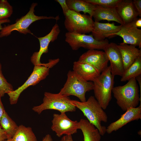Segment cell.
Returning <instances> with one entry per match:
<instances>
[{
    "instance_id": "6da1fadb",
    "label": "cell",
    "mask_w": 141,
    "mask_h": 141,
    "mask_svg": "<svg viewBox=\"0 0 141 141\" xmlns=\"http://www.w3.org/2000/svg\"><path fill=\"white\" fill-rule=\"evenodd\" d=\"M72 102L83 112L89 122L97 129L101 135L103 136L106 132V128L102 126L101 123L107 122L108 116L95 97L90 96L84 102L73 100Z\"/></svg>"
},
{
    "instance_id": "7a4b0ae2",
    "label": "cell",
    "mask_w": 141,
    "mask_h": 141,
    "mask_svg": "<svg viewBox=\"0 0 141 141\" xmlns=\"http://www.w3.org/2000/svg\"><path fill=\"white\" fill-rule=\"evenodd\" d=\"M136 78H132L125 85L113 87L112 92L117 105L124 111L137 107L141 102L139 86Z\"/></svg>"
},
{
    "instance_id": "3957f363",
    "label": "cell",
    "mask_w": 141,
    "mask_h": 141,
    "mask_svg": "<svg viewBox=\"0 0 141 141\" xmlns=\"http://www.w3.org/2000/svg\"><path fill=\"white\" fill-rule=\"evenodd\" d=\"M114 76L108 66L92 82L95 97L103 110L107 108L112 98Z\"/></svg>"
},
{
    "instance_id": "277c9868",
    "label": "cell",
    "mask_w": 141,
    "mask_h": 141,
    "mask_svg": "<svg viewBox=\"0 0 141 141\" xmlns=\"http://www.w3.org/2000/svg\"><path fill=\"white\" fill-rule=\"evenodd\" d=\"M67 77L66 82L59 93L67 97L75 96L81 102H85L86 93L93 90V82L84 80L73 70L68 71Z\"/></svg>"
},
{
    "instance_id": "5b68a950",
    "label": "cell",
    "mask_w": 141,
    "mask_h": 141,
    "mask_svg": "<svg viewBox=\"0 0 141 141\" xmlns=\"http://www.w3.org/2000/svg\"><path fill=\"white\" fill-rule=\"evenodd\" d=\"M37 3H33L27 14L20 19L17 20L15 23L5 26L3 27L0 31V38L7 36L14 31H17L25 34L27 33L33 34L28 27L30 25L35 21L41 19H53L56 21L59 20L58 16L55 17L46 16H38L34 14V9L37 5Z\"/></svg>"
},
{
    "instance_id": "8992f818",
    "label": "cell",
    "mask_w": 141,
    "mask_h": 141,
    "mask_svg": "<svg viewBox=\"0 0 141 141\" xmlns=\"http://www.w3.org/2000/svg\"><path fill=\"white\" fill-rule=\"evenodd\" d=\"M76 108L69 97L63 95L59 93H54L45 92L43 103L39 105L33 107L32 109L40 114L43 111L46 110H54L61 113H65L74 111Z\"/></svg>"
},
{
    "instance_id": "52a82bcc",
    "label": "cell",
    "mask_w": 141,
    "mask_h": 141,
    "mask_svg": "<svg viewBox=\"0 0 141 141\" xmlns=\"http://www.w3.org/2000/svg\"><path fill=\"white\" fill-rule=\"evenodd\" d=\"M64 16V25L68 32L85 34L93 30L94 21L89 15L69 10Z\"/></svg>"
},
{
    "instance_id": "ba28073f",
    "label": "cell",
    "mask_w": 141,
    "mask_h": 141,
    "mask_svg": "<svg viewBox=\"0 0 141 141\" xmlns=\"http://www.w3.org/2000/svg\"><path fill=\"white\" fill-rule=\"evenodd\" d=\"M65 41L72 50H76L81 47L89 50H103L109 43L107 39L102 41L95 40L92 34L87 35L68 32L65 34Z\"/></svg>"
},
{
    "instance_id": "9c48e42d",
    "label": "cell",
    "mask_w": 141,
    "mask_h": 141,
    "mask_svg": "<svg viewBox=\"0 0 141 141\" xmlns=\"http://www.w3.org/2000/svg\"><path fill=\"white\" fill-rule=\"evenodd\" d=\"M43 64L34 66L32 72L25 82L16 90L7 93L11 104L17 103L21 94L24 90L30 86L36 85L49 75L50 68Z\"/></svg>"
},
{
    "instance_id": "30bf717a",
    "label": "cell",
    "mask_w": 141,
    "mask_h": 141,
    "mask_svg": "<svg viewBox=\"0 0 141 141\" xmlns=\"http://www.w3.org/2000/svg\"><path fill=\"white\" fill-rule=\"evenodd\" d=\"M51 128L58 137L63 134L72 135L77 132L79 129V122L70 119L65 113L54 114L51 121Z\"/></svg>"
},
{
    "instance_id": "8fae6325",
    "label": "cell",
    "mask_w": 141,
    "mask_h": 141,
    "mask_svg": "<svg viewBox=\"0 0 141 141\" xmlns=\"http://www.w3.org/2000/svg\"><path fill=\"white\" fill-rule=\"evenodd\" d=\"M79 61L91 65L101 73L108 67L109 60L104 51L97 50H89L79 57Z\"/></svg>"
},
{
    "instance_id": "7c38bea8",
    "label": "cell",
    "mask_w": 141,
    "mask_h": 141,
    "mask_svg": "<svg viewBox=\"0 0 141 141\" xmlns=\"http://www.w3.org/2000/svg\"><path fill=\"white\" fill-rule=\"evenodd\" d=\"M60 31L59 26L56 23L48 34L44 36L37 38L40 44L39 50L34 52L31 58V61L34 66L42 64L40 59L42 55L48 52L49 44L57 39Z\"/></svg>"
},
{
    "instance_id": "4fadbf2b",
    "label": "cell",
    "mask_w": 141,
    "mask_h": 141,
    "mask_svg": "<svg viewBox=\"0 0 141 141\" xmlns=\"http://www.w3.org/2000/svg\"><path fill=\"white\" fill-rule=\"evenodd\" d=\"M115 43H109L103 50L107 54L110 61V71L114 76L121 77L124 72L121 55L120 52Z\"/></svg>"
},
{
    "instance_id": "5bb4252c",
    "label": "cell",
    "mask_w": 141,
    "mask_h": 141,
    "mask_svg": "<svg viewBox=\"0 0 141 141\" xmlns=\"http://www.w3.org/2000/svg\"><path fill=\"white\" fill-rule=\"evenodd\" d=\"M121 116L117 120L111 123L106 128V132L109 134L116 131L128 122L141 119V104L135 108H130Z\"/></svg>"
},
{
    "instance_id": "9a60e30c",
    "label": "cell",
    "mask_w": 141,
    "mask_h": 141,
    "mask_svg": "<svg viewBox=\"0 0 141 141\" xmlns=\"http://www.w3.org/2000/svg\"><path fill=\"white\" fill-rule=\"evenodd\" d=\"M121 37L124 43L141 47V30L135 27L130 23L121 25L120 30L113 35Z\"/></svg>"
},
{
    "instance_id": "2e32d148",
    "label": "cell",
    "mask_w": 141,
    "mask_h": 141,
    "mask_svg": "<svg viewBox=\"0 0 141 141\" xmlns=\"http://www.w3.org/2000/svg\"><path fill=\"white\" fill-rule=\"evenodd\" d=\"M121 27V25H115L114 22L102 23L94 21L91 34L95 40L102 41L106 38L113 36L119 31Z\"/></svg>"
},
{
    "instance_id": "e0dca14e",
    "label": "cell",
    "mask_w": 141,
    "mask_h": 141,
    "mask_svg": "<svg viewBox=\"0 0 141 141\" xmlns=\"http://www.w3.org/2000/svg\"><path fill=\"white\" fill-rule=\"evenodd\" d=\"M115 8L124 25L129 23L139 16L132 0H121Z\"/></svg>"
},
{
    "instance_id": "ac0fdd59",
    "label": "cell",
    "mask_w": 141,
    "mask_h": 141,
    "mask_svg": "<svg viewBox=\"0 0 141 141\" xmlns=\"http://www.w3.org/2000/svg\"><path fill=\"white\" fill-rule=\"evenodd\" d=\"M117 46L121 53L124 71L126 70L139 56H141V49L132 45L122 43Z\"/></svg>"
},
{
    "instance_id": "d6986e66",
    "label": "cell",
    "mask_w": 141,
    "mask_h": 141,
    "mask_svg": "<svg viewBox=\"0 0 141 141\" xmlns=\"http://www.w3.org/2000/svg\"><path fill=\"white\" fill-rule=\"evenodd\" d=\"M92 17L95 22H99L102 20H106L108 21H114L121 25H124L122 19L115 7L96 5Z\"/></svg>"
},
{
    "instance_id": "ffe728a7",
    "label": "cell",
    "mask_w": 141,
    "mask_h": 141,
    "mask_svg": "<svg viewBox=\"0 0 141 141\" xmlns=\"http://www.w3.org/2000/svg\"><path fill=\"white\" fill-rule=\"evenodd\" d=\"M73 70L81 78L88 81L93 82L101 74L91 65L78 61L74 62Z\"/></svg>"
},
{
    "instance_id": "44dd1931",
    "label": "cell",
    "mask_w": 141,
    "mask_h": 141,
    "mask_svg": "<svg viewBox=\"0 0 141 141\" xmlns=\"http://www.w3.org/2000/svg\"><path fill=\"white\" fill-rule=\"evenodd\" d=\"M79 122V129L83 134L84 141H100L101 135L95 126L86 119H81Z\"/></svg>"
},
{
    "instance_id": "7402d4cb",
    "label": "cell",
    "mask_w": 141,
    "mask_h": 141,
    "mask_svg": "<svg viewBox=\"0 0 141 141\" xmlns=\"http://www.w3.org/2000/svg\"><path fill=\"white\" fill-rule=\"evenodd\" d=\"M67 4L70 10L77 12H83L87 13L92 17L96 5L87 2L86 0H66Z\"/></svg>"
},
{
    "instance_id": "603a6c76",
    "label": "cell",
    "mask_w": 141,
    "mask_h": 141,
    "mask_svg": "<svg viewBox=\"0 0 141 141\" xmlns=\"http://www.w3.org/2000/svg\"><path fill=\"white\" fill-rule=\"evenodd\" d=\"M0 127L6 133L7 139H9L12 138L17 130L19 126L5 111L0 120Z\"/></svg>"
},
{
    "instance_id": "cb8c5ba5",
    "label": "cell",
    "mask_w": 141,
    "mask_h": 141,
    "mask_svg": "<svg viewBox=\"0 0 141 141\" xmlns=\"http://www.w3.org/2000/svg\"><path fill=\"white\" fill-rule=\"evenodd\" d=\"M140 75H141V56L138 57L124 71L120 80L122 82H125Z\"/></svg>"
},
{
    "instance_id": "d4e9b609",
    "label": "cell",
    "mask_w": 141,
    "mask_h": 141,
    "mask_svg": "<svg viewBox=\"0 0 141 141\" xmlns=\"http://www.w3.org/2000/svg\"><path fill=\"white\" fill-rule=\"evenodd\" d=\"M12 139L13 141H37L32 128L22 125L19 126L18 130Z\"/></svg>"
},
{
    "instance_id": "484cf974",
    "label": "cell",
    "mask_w": 141,
    "mask_h": 141,
    "mask_svg": "<svg viewBox=\"0 0 141 141\" xmlns=\"http://www.w3.org/2000/svg\"><path fill=\"white\" fill-rule=\"evenodd\" d=\"M13 12V7L7 0H0V20L8 19Z\"/></svg>"
},
{
    "instance_id": "4316f807",
    "label": "cell",
    "mask_w": 141,
    "mask_h": 141,
    "mask_svg": "<svg viewBox=\"0 0 141 141\" xmlns=\"http://www.w3.org/2000/svg\"><path fill=\"white\" fill-rule=\"evenodd\" d=\"M14 90L13 86L7 81L2 73V65L0 63V96L3 97L5 93Z\"/></svg>"
},
{
    "instance_id": "83f0119b",
    "label": "cell",
    "mask_w": 141,
    "mask_h": 141,
    "mask_svg": "<svg viewBox=\"0 0 141 141\" xmlns=\"http://www.w3.org/2000/svg\"><path fill=\"white\" fill-rule=\"evenodd\" d=\"M94 5H99L103 6L115 8L121 0H86Z\"/></svg>"
},
{
    "instance_id": "f1b7e54d",
    "label": "cell",
    "mask_w": 141,
    "mask_h": 141,
    "mask_svg": "<svg viewBox=\"0 0 141 141\" xmlns=\"http://www.w3.org/2000/svg\"><path fill=\"white\" fill-rule=\"evenodd\" d=\"M55 1L61 6L63 13L65 16L70 10L66 3V0H56Z\"/></svg>"
},
{
    "instance_id": "f546056e",
    "label": "cell",
    "mask_w": 141,
    "mask_h": 141,
    "mask_svg": "<svg viewBox=\"0 0 141 141\" xmlns=\"http://www.w3.org/2000/svg\"><path fill=\"white\" fill-rule=\"evenodd\" d=\"M133 2L134 5L138 12L139 16H141V0H133Z\"/></svg>"
},
{
    "instance_id": "4dcf8cb0",
    "label": "cell",
    "mask_w": 141,
    "mask_h": 141,
    "mask_svg": "<svg viewBox=\"0 0 141 141\" xmlns=\"http://www.w3.org/2000/svg\"><path fill=\"white\" fill-rule=\"evenodd\" d=\"M135 27L138 28L141 27V18H137L130 22Z\"/></svg>"
},
{
    "instance_id": "1f68e13d",
    "label": "cell",
    "mask_w": 141,
    "mask_h": 141,
    "mask_svg": "<svg viewBox=\"0 0 141 141\" xmlns=\"http://www.w3.org/2000/svg\"><path fill=\"white\" fill-rule=\"evenodd\" d=\"M7 139L6 133L0 127V141H4Z\"/></svg>"
},
{
    "instance_id": "d6a6232c",
    "label": "cell",
    "mask_w": 141,
    "mask_h": 141,
    "mask_svg": "<svg viewBox=\"0 0 141 141\" xmlns=\"http://www.w3.org/2000/svg\"><path fill=\"white\" fill-rule=\"evenodd\" d=\"M1 97L0 96V121L5 111L1 100Z\"/></svg>"
},
{
    "instance_id": "836d02e7",
    "label": "cell",
    "mask_w": 141,
    "mask_h": 141,
    "mask_svg": "<svg viewBox=\"0 0 141 141\" xmlns=\"http://www.w3.org/2000/svg\"><path fill=\"white\" fill-rule=\"evenodd\" d=\"M60 141H74L71 135H66L63 136Z\"/></svg>"
},
{
    "instance_id": "e575fe53",
    "label": "cell",
    "mask_w": 141,
    "mask_h": 141,
    "mask_svg": "<svg viewBox=\"0 0 141 141\" xmlns=\"http://www.w3.org/2000/svg\"><path fill=\"white\" fill-rule=\"evenodd\" d=\"M53 139L51 136L49 134L46 135L43 138L42 141H52Z\"/></svg>"
},
{
    "instance_id": "d590c367",
    "label": "cell",
    "mask_w": 141,
    "mask_h": 141,
    "mask_svg": "<svg viewBox=\"0 0 141 141\" xmlns=\"http://www.w3.org/2000/svg\"><path fill=\"white\" fill-rule=\"evenodd\" d=\"M10 21L8 19H7L5 20H0V31H1L3 27L2 26V24L7 23L10 22Z\"/></svg>"
},
{
    "instance_id": "8d00e7d4",
    "label": "cell",
    "mask_w": 141,
    "mask_h": 141,
    "mask_svg": "<svg viewBox=\"0 0 141 141\" xmlns=\"http://www.w3.org/2000/svg\"><path fill=\"white\" fill-rule=\"evenodd\" d=\"M4 141H13V140L12 138H11L10 139H7V140H5Z\"/></svg>"
}]
</instances>
